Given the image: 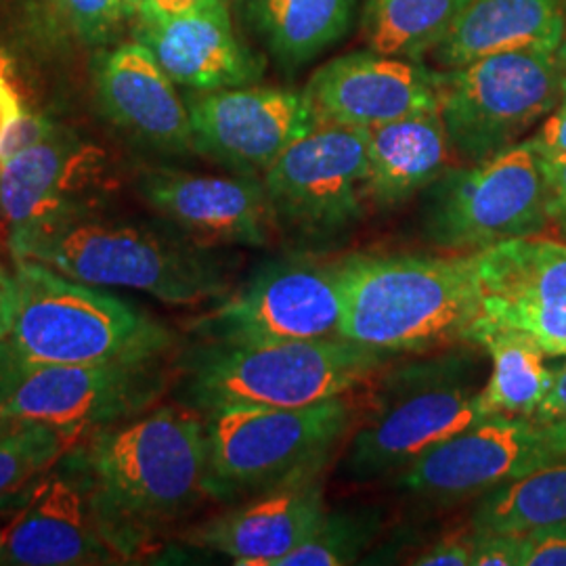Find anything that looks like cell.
<instances>
[{"label":"cell","mask_w":566,"mask_h":566,"mask_svg":"<svg viewBox=\"0 0 566 566\" xmlns=\"http://www.w3.org/2000/svg\"><path fill=\"white\" fill-rule=\"evenodd\" d=\"M481 378L483 348L470 343L385 367L348 434L344 479L374 483L397 476L428 447L481 420Z\"/></svg>","instance_id":"277c9868"},{"label":"cell","mask_w":566,"mask_h":566,"mask_svg":"<svg viewBox=\"0 0 566 566\" xmlns=\"http://www.w3.org/2000/svg\"><path fill=\"white\" fill-rule=\"evenodd\" d=\"M544 177H546L547 233L556 240L566 242V156L565 158H544Z\"/></svg>","instance_id":"d590c367"},{"label":"cell","mask_w":566,"mask_h":566,"mask_svg":"<svg viewBox=\"0 0 566 566\" xmlns=\"http://www.w3.org/2000/svg\"><path fill=\"white\" fill-rule=\"evenodd\" d=\"M470 0H365L361 32L369 51L422 61L446 39Z\"/></svg>","instance_id":"4316f807"},{"label":"cell","mask_w":566,"mask_h":566,"mask_svg":"<svg viewBox=\"0 0 566 566\" xmlns=\"http://www.w3.org/2000/svg\"><path fill=\"white\" fill-rule=\"evenodd\" d=\"M196 154L224 168L261 177L315 120L303 91L233 86L187 99Z\"/></svg>","instance_id":"9a60e30c"},{"label":"cell","mask_w":566,"mask_h":566,"mask_svg":"<svg viewBox=\"0 0 566 566\" xmlns=\"http://www.w3.org/2000/svg\"><path fill=\"white\" fill-rule=\"evenodd\" d=\"M277 229L298 243L334 242L367 210V130L315 124L263 175Z\"/></svg>","instance_id":"8fae6325"},{"label":"cell","mask_w":566,"mask_h":566,"mask_svg":"<svg viewBox=\"0 0 566 566\" xmlns=\"http://www.w3.org/2000/svg\"><path fill=\"white\" fill-rule=\"evenodd\" d=\"M563 418H566V367L556 371L554 385L549 388L544 403L539 405V409L535 411L533 420L537 424H549Z\"/></svg>","instance_id":"74e56055"},{"label":"cell","mask_w":566,"mask_h":566,"mask_svg":"<svg viewBox=\"0 0 566 566\" xmlns=\"http://www.w3.org/2000/svg\"><path fill=\"white\" fill-rule=\"evenodd\" d=\"M15 303H18L15 280L0 264V338H4L11 329L13 315H15Z\"/></svg>","instance_id":"f35d334b"},{"label":"cell","mask_w":566,"mask_h":566,"mask_svg":"<svg viewBox=\"0 0 566 566\" xmlns=\"http://www.w3.org/2000/svg\"><path fill=\"white\" fill-rule=\"evenodd\" d=\"M535 149L544 158H565L566 156V72L563 76V88H560V99L556 107L547 114L546 118L539 124L533 137H528Z\"/></svg>","instance_id":"8d00e7d4"},{"label":"cell","mask_w":566,"mask_h":566,"mask_svg":"<svg viewBox=\"0 0 566 566\" xmlns=\"http://www.w3.org/2000/svg\"><path fill=\"white\" fill-rule=\"evenodd\" d=\"M565 367H566V364H565Z\"/></svg>","instance_id":"ee69618b"},{"label":"cell","mask_w":566,"mask_h":566,"mask_svg":"<svg viewBox=\"0 0 566 566\" xmlns=\"http://www.w3.org/2000/svg\"><path fill=\"white\" fill-rule=\"evenodd\" d=\"M420 224L428 243L453 254L546 235L542 154L523 139L483 163L449 166L424 189Z\"/></svg>","instance_id":"ba28073f"},{"label":"cell","mask_w":566,"mask_h":566,"mask_svg":"<svg viewBox=\"0 0 566 566\" xmlns=\"http://www.w3.org/2000/svg\"><path fill=\"white\" fill-rule=\"evenodd\" d=\"M9 245L15 259L46 264L74 282L137 290L172 306H198L221 298L229 287L212 248L177 229L105 219L93 210L13 227Z\"/></svg>","instance_id":"3957f363"},{"label":"cell","mask_w":566,"mask_h":566,"mask_svg":"<svg viewBox=\"0 0 566 566\" xmlns=\"http://www.w3.org/2000/svg\"><path fill=\"white\" fill-rule=\"evenodd\" d=\"M451 145L439 109L367 130V202L392 210L424 191L451 166Z\"/></svg>","instance_id":"cb8c5ba5"},{"label":"cell","mask_w":566,"mask_h":566,"mask_svg":"<svg viewBox=\"0 0 566 566\" xmlns=\"http://www.w3.org/2000/svg\"><path fill=\"white\" fill-rule=\"evenodd\" d=\"M338 261H269L196 322L208 344H275L343 338Z\"/></svg>","instance_id":"7c38bea8"},{"label":"cell","mask_w":566,"mask_h":566,"mask_svg":"<svg viewBox=\"0 0 566 566\" xmlns=\"http://www.w3.org/2000/svg\"><path fill=\"white\" fill-rule=\"evenodd\" d=\"M468 343L483 348L491 359V374L479 395L481 416L533 418L554 385L556 371L547 367L544 346L533 336L479 317Z\"/></svg>","instance_id":"d4e9b609"},{"label":"cell","mask_w":566,"mask_h":566,"mask_svg":"<svg viewBox=\"0 0 566 566\" xmlns=\"http://www.w3.org/2000/svg\"><path fill=\"white\" fill-rule=\"evenodd\" d=\"M549 464L556 462L533 418L486 416L428 447L397 474V489L424 506H458Z\"/></svg>","instance_id":"4fadbf2b"},{"label":"cell","mask_w":566,"mask_h":566,"mask_svg":"<svg viewBox=\"0 0 566 566\" xmlns=\"http://www.w3.org/2000/svg\"><path fill=\"white\" fill-rule=\"evenodd\" d=\"M382 531V510L376 506L325 512L308 539L283 556L277 566H344L359 558Z\"/></svg>","instance_id":"f546056e"},{"label":"cell","mask_w":566,"mask_h":566,"mask_svg":"<svg viewBox=\"0 0 566 566\" xmlns=\"http://www.w3.org/2000/svg\"><path fill=\"white\" fill-rule=\"evenodd\" d=\"M566 521V462L539 468L476 500V531L516 533Z\"/></svg>","instance_id":"83f0119b"},{"label":"cell","mask_w":566,"mask_h":566,"mask_svg":"<svg viewBox=\"0 0 566 566\" xmlns=\"http://www.w3.org/2000/svg\"><path fill=\"white\" fill-rule=\"evenodd\" d=\"M0 546H2V535H0Z\"/></svg>","instance_id":"7bdbcfd3"},{"label":"cell","mask_w":566,"mask_h":566,"mask_svg":"<svg viewBox=\"0 0 566 566\" xmlns=\"http://www.w3.org/2000/svg\"><path fill=\"white\" fill-rule=\"evenodd\" d=\"M439 93L441 72L369 49L327 61L303 88L315 124L365 130L439 109Z\"/></svg>","instance_id":"e0dca14e"},{"label":"cell","mask_w":566,"mask_h":566,"mask_svg":"<svg viewBox=\"0 0 566 566\" xmlns=\"http://www.w3.org/2000/svg\"><path fill=\"white\" fill-rule=\"evenodd\" d=\"M558 61H560V65H563V72H566V34L565 39H563V44H560V49H558Z\"/></svg>","instance_id":"b9f144b4"},{"label":"cell","mask_w":566,"mask_h":566,"mask_svg":"<svg viewBox=\"0 0 566 566\" xmlns=\"http://www.w3.org/2000/svg\"><path fill=\"white\" fill-rule=\"evenodd\" d=\"M566 0H470L446 39L432 51L441 67L518 49H560Z\"/></svg>","instance_id":"603a6c76"},{"label":"cell","mask_w":566,"mask_h":566,"mask_svg":"<svg viewBox=\"0 0 566 566\" xmlns=\"http://www.w3.org/2000/svg\"><path fill=\"white\" fill-rule=\"evenodd\" d=\"M208 2H227L231 4L233 0H142V13H154V15H170V13H181L187 9H193L198 4H208Z\"/></svg>","instance_id":"60d3db41"},{"label":"cell","mask_w":566,"mask_h":566,"mask_svg":"<svg viewBox=\"0 0 566 566\" xmlns=\"http://www.w3.org/2000/svg\"><path fill=\"white\" fill-rule=\"evenodd\" d=\"M325 472L306 474L243 500L191 528V546L224 554L242 566H277L324 518Z\"/></svg>","instance_id":"44dd1931"},{"label":"cell","mask_w":566,"mask_h":566,"mask_svg":"<svg viewBox=\"0 0 566 566\" xmlns=\"http://www.w3.org/2000/svg\"><path fill=\"white\" fill-rule=\"evenodd\" d=\"M105 537L124 560L208 497L206 416L168 405L103 426L67 451Z\"/></svg>","instance_id":"6da1fadb"},{"label":"cell","mask_w":566,"mask_h":566,"mask_svg":"<svg viewBox=\"0 0 566 566\" xmlns=\"http://www.w3.org/2000/svg\"><path fill=\"white\" fill-rule=\"evenodd\" d=\"M474 544L476 531L470 525L465 531H455L441 537L409 563L420 566H472Z\"/></svg>","instance_id":"836d02e7"},{"label":"cell","mask_w":566,"mask_h":566,"mask_svg":"<svg viewBox=\"0 0 566 566\" xmlns=\"http://www.w3.org/2000/svg\"><path fill=\"white\" fill-rule=\"evenodd\" d=\"M57 126L60 124L49 120L46 116L30 114L23 109L20 116H15L13 120L9 122V126L0 135V164L7 163L9 158L18 156L23 149L46 139Z\"/></svg>","instance_id":"d6a6232c"},{"label":"cell","mask_w":566,"mask_h":566,"mask_svg":"<svg viewBox=\"0 0 566 566\" xmlns=\"http://www.w3.org/2000/svg\"><path fill=\"white\" fill-rule=\"evenodd\" d=\"M139 193L185 238L208 248H263L277 231L261 177L151 168L139 179Z\"/></svg>","instance_id":"ac0fdd59"},{"label":"cell","mask_w":566,"mask_h":566,"mask_svg":"<svg viewBox=\"0 0 566 566\" xmlns=\"http://www.w3.org/2000/svg\"><path fill=\"white\" fill-rule=\"evenodd\" d=\"M474 256L481 319L521 329L549 357H566V242L518 238Z\"/></svg>","instance_id":"2e32d148"},{"label":"cell","mask_w":566,"mask_h":566,"mask_svg":"<svg viewBox=\"0 0 566 566\" xmlns=\"http://www.w3.org/2000/svg\"><path fill=\"white\" fill-rule=\"evenodd\" d=\"M542 439L546 446L547 453L552 455L554 462H566V418L549 422V424H539Z\"/></svg>","instance_id":"ab89813d"},{"label":"cell","mask_w":566,"mask_h":566,"mask_svg":"<svg viewBox=\"0 0 566 566\" xmlns=\"http://www.w3.org/2000/svg\"><path fill=\"white\" fill-rule=\"evenodd\" d=\"M472 566H523V535L476 531Z\"/></svg>","instance_id":"e575fe53"},{"label":"cell","mask_w":566,"mask_h":566,"mask_svg":"<svg viewBox=\"0 0 566 566\" xmlns=\"http://www.w3.org/2000/svg\"><path fill=\"white\" fill-rule=\"evenodd\" d=\"M166 357L109 364L0 365V420L88 434L139 416L168 386Z\"/></svg>","instance_id":"30bf717a"},{"label":"cell","mask_w":566,"mask_h":566,"mask_svg":"<svg viewBox=\"0 0 566 566\" xmlns=\"http://www.w3.org/2000/svg\"><path fill=\"white\" fill-rule=\"evenodd\" d=\"M357 416L350 392L292 409L243 407L206 413L208 497L233 504L325 472Z\"/></svg>","instance_id":"52a82bcc"},{"label":"cell","mask_w":566,"mask_h":566,"mask_svg":"<svg viewBox=\"0 0 566 566\" xmlns=\"http://www.w3.org/2000/svg\"><path fill=\"white\" fill-rule=\"evenodd\" d=\"M97 102L122 133L166 154H191L193 128L177 84L139 41L122 42L93 67Z\"/></svg>","instance_id":"7402d4cb"},{"label":"cell","mask_w":566,"mask_h":566,"mask_svg":"<svg viewBox=\"0 0 566 566\" xmlns=\"http://www.w3.org/2000/svg\"><path fill=\"white\" fill-rule=\"evenodd\" d=\"M81 439L72 430L0 420V506L57 464Z\"/></svg>","instance_id":"f1b7e54d"},{"label":"cell","mask_w":566,"mask_h":566,"mask_svg":"<svg viewBox=\"0 0 566 566\" xmlns=\"http://www.w3.org/2000/svg\"><path fill=\"white\" fill-rule=\"evenodd\" d=\"M340 336L390 355L468 343L481 317L476 256L357 252L338 261Z\"/></svg>","instance_id":"7a4b0ae2"},{"label":"cell","mask_w":566,"mask_h":566,"mask_svg":"<svg viewBox=\"0 0 566 566\" xmlns=\"http://www.w3.org/2000/svg\"><path fill=\"white\" fill-rule=\"evenodd\" d=\"M355 0H252V15L273 57L296 70L350 28Z\"/></svg>","instance_id":"484cf974"},{"label":"cell","mask_w":566,"mask_h":566,"mask_svg":"<svg viewBox=\"0 0 566 566\" xmlns=\"http://www.w3.org/2000/svg\"><path fill=\"white\" fill-rule=\"evenodd\" d=\"M13 280L18 303L0 365L109 364L168 357L175 346L151 315L46 264L15 259Z\"/></svg>","instance_id":"5b68a950"},{"label":"cell","mask_w":566,"mask_h":566,"mask_svg":"<svg viewBox=\"0 0 566 566\" xmlns=\"http://www.w3.org/2000/svg\"><path fill=\"white\" fill-rule=\"evenodd\" d=\"M105 175L102 147L57 126L46 139L0 164V212L11 229L88 212Z\"/></svg>","instance_id":"d6986e66"},{"label":"cell","mask_w":566,"mask_h":566,"mask_svg":"<svg viewBox=\"0 0 566 566\" xmlns=\"http://www.w3.org/2000/svg\"><path fill=\"white\" fill-rule=\"evenodd\" d=\"M395 357L346 338L206 343L187 359L182 401L203 416L243 407H306L367 385Z\"/></svg>","instance_id":"8992f818"},{"label":"cell","mask_w":566,"mask_h":566,"mask_svg":"<svg viewBox=\"0 0 566 566\" xmlns=\"http://www.w3.org/2000/svg\"><path fill=\"white\" fill-rule=\"evenodd\" d=\"M556 51L518 49L441 72L439 114L460 164L489 160L523 142L556 107L563 88Z\"/></svg>","instance_id":"9c48e42d"},{"label":"cell","mask_w":566,"mask_h":566,"mask_svg":"<svg viewBox=\"0 0 566 566\" xmlns=\"http://www.w3.org/2000/svg\"><path fill=\"white\" fill-rule=\"evenodd\" d=\"M63 23L81 41L102 42L137 20L142 0H55Z\"/></svg>","instance_id":"4dcf8cb0"},{"label":"cell","mask_w":566,"mask_h":566,"mask_svg":"<svg viewBox=\"0 0 566 566\" xmlns=\"http://www.w3.org/2000/svg\"><path fill=\"white\" fill-rule=\"evenodd\" d=\"M523 566H566V521L523 533Z\"/></svg>","instance_id":"1f68e13d"},{"label":"cell","mask_w":566,"mask_h":566,"mask_svg":"<svg viewBox=\"0 0 566 566\" xmlns=\"http://www.w3.org/2000/svg\"><path fill=\"white\" fill-rule=\"evenodd\" d=\"M229 7L208 2L170 15L142 13L135 41L149 49L170 81L191 93L256 84L263 60L238 36Z\"/></svg>","instance_id":"ffe728a7"},{"label":"cell","mask_w":566,"mask_h":566,"mask_svg":"<svg viewBox=\"0 0 566 566\" xmlns=\"http://www.w3.org/2000/svg\"><path fill=\"white\" fill-rule=\"evenodd\" d=\"M4 506L0 565L81 566L126 563L105 537L81 470L65 453Z\"/></svg>","instance_id":"5bb4252c"}]
</instances>
